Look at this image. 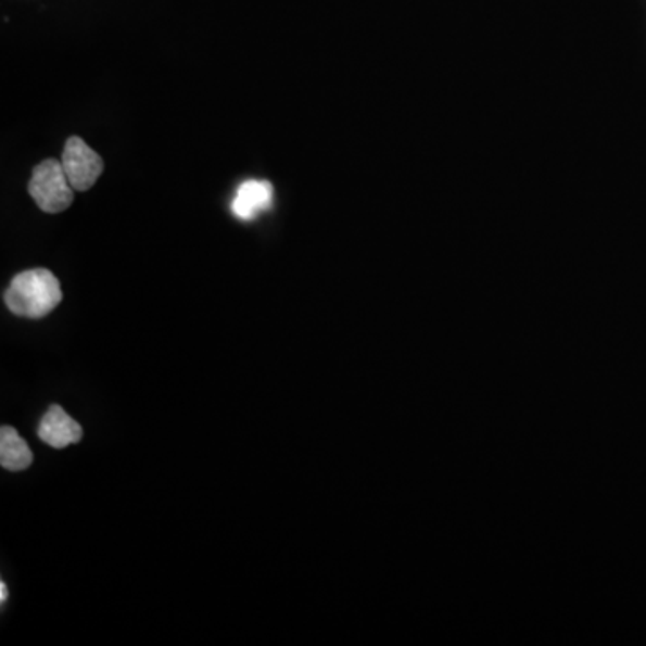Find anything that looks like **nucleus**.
Wrapping results in <instances>:
<instances>
[{
    "mask_svg": "<svg viewBox=\"0 0 646 646\" xmlns=\"http://www.w3.org/2000/svg\"><path fill=\"white\" fill-rule=\"evenodd\" d=\"M62 286L46 268L27 269L11 280L4 302L13 315L40 320L51 315L62 302Z\"/></svg>",
    "mask_w": 646,
    "mask_h": 646,
    "instance_id": "1",
    "label": "nucleus"
},
{
    "mask_svg": "<svg viewBox=\"0 0 646 646\" xmlns=\"http://www.w3.org/2000/svg\"><path fill=\"white\" fill-rule=\"evenodd\" d=\"M27 191L38 208L47 214L67 211L74 202V187L71 186L62 162L47 159L33 169Z\"/></svg>",
    "mask_w": 646,
    "mask_h": 646,
    "instance_id": "2",
    "label": "nucleus"
},
{
    "mask_svg": "<svg viewBox=\"0 0 646 646\" xmlns=\"http://www.w3.org/2000/svg\"><path fill=\"white\" fill-rule=\"evenodd\" d=\"M62 166L74 191L85 192L98 183L104 162L81 137H71L63 148Z\"/></svg>",
    "mask_w": 646,
    "mask_h": 646,
    "instance_id": "3",
    "label": "nucleus"
},
{
    "mask_svg": "<svg viewBox=\"0 0 646 646\" xmlns=\"http://www.w3.org/2000/svg\"><path fill=\"white\" fill-rule=\"evenodd\" d=\"M38 436L54 449H65L67 445L78 444L84 436V430L65 409L51 406L40 420Z\"/></svg>",
    "mask_w": 646,
    "mask_h": 646,
    "instance_id": "4",
    "label": "nucleus"
},
{
    "mask_svg": "<svg viewBox=\"0 0 646 646\" xmlns=\"http://www.w3.org/2000/svg\"><path fill=\"white\" fill-rule=\"evenodd\" d=\"M274 198V186L266 180H246L239 186L232 203V211L239 219L250 221L261 211L269 207Z\"/></svg>",
    "mask_w": 646,
    "mask_h": 646,
    "instance_id": "5",
    "label": "nucleus"
},
{
    "mask_svg": "<svg viewBox=\"0 0 646 646\" xmlns=\"http://www.w3.org/2000/svg\"><path fill=\"white\" fill-rule=\"evenodd\" d=\"M0 464L8 471H26L33 464V453L16 430L4 426L0 430Z\"/></svg>",
    "mask_w": 646,
    "mask_h": 646,
    "instance_id": "6",
    "label": "nucleus"
},
{
    "mask_svg": "<svg viewBox=\"0 0 646 646\" xmlns=\"http://www.w3.org/2000/svg\"><path fill=\"white\" fill-rule=\"evenodd\" d=\"M0 601H2V604H4L5 598H8V591H5V582H2V584H0Z\"/></svg>",
    "mask_w": 646,
    "mask_h": 646,
    "instance_id": "7",
    "label": "nucleus"
}]
</instances>
